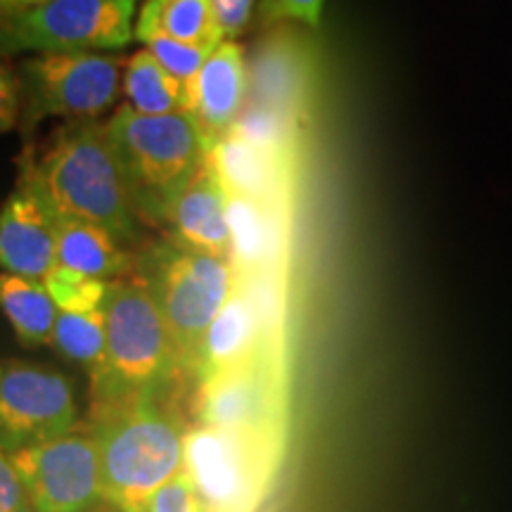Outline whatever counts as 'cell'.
Instances as JSON below:
<instances>
[{"label": "cell", "mask_w": 512, "mask_h": 512, "mask_svg": "<svg viewBox=\"0 0 512 512\" xmlns=\"http://www.w3.org/2000/svg\"><path fill=\"white\" fill-rule=\"evenodd\" d=\"M266 411V392L259 377L247 370H230V373L207 382L204 394V425L219 430L240 432L245 427L259 425Z\"/></svg>", "instance_id": "ffe728a7"}, {"label": "cell", "mask_w": 512, "mask_h": 512, "mask_svg": "<svg viewBox=\"0 0 512 512\" xmlns=\"http://www.w3.org/2000/svg\"><path fill=\"white\" fill-rule=\"evenodd\" d=\"M46 3V0H0V19L17 15V12L34 8V5Z\"/></svg>", "instance_id": "f546056e"}, {"label": "cell", "mask_w": 512, "mask_h": 512, "mask_svg": "<svg viewBox=\"0 0 512 512\" xmlns=\"http://www.w3.org/2000/svg\"><path fill=\"white\" fill-rule=\"evenodd\" d=\"M121 245L110 230L95 223L57 216V266L112 283L131 268Z\"/></svg>", "instance_id": "e0dca14e"}, {"label": "cell", "mask_w": 512, "mask_h": 512, "mask_svg": "<svg viewBox=\"0 0 512 512\" xmlns=\"http://www.w3.org/2000/svg\"><path fill=\"white\" fill-rule=\"evenodd\" d=\"M138 0H46L0 19V55L107 53L136 36Z\"/></svg>", "instance_id": "8992f818"}, {"label": "cell", "mask_w": 512, "mask_h": 512, "mask_svg": "<svg viewBox=\"0 0 512 512\" xmlns=\"http://www.w3.org/2000/svg\"><path fill=\"white\" fill-rule=\"evenodd\" d=\"M0 512H36L8 453L0 451Z\"/></svg>", "instance_id": "4316f807"}, {"label": "cell", "mask_w": 512, "mask_h": 512, "mask_svg": "<svg viewBox=\"0 0 512 512\" xmlns=\"http://www.w3.org/2000/svg\"><path fill=\"white\" fill-rule=\"evenodd\" d=\"M259 320V299L252 290L238 283L233 297L228 299L204 337L195 366L197 373L211 382L230 370H238L259 339Z\"/></svg>", "instance_id": "9a60e30c"}, {"label": "cell", "mask_w": 512, "mask_h": 512, "mask_svg": "<svg viewBox=\"0 0 512 512\" xmlns=\"http://www.w3.org/2000/svg\"><path fill=\"white\" fill-rule=\"evenodd\" d=\"M107 126L136 192L140 214L164 221L174 197L209 159L211 140L190 112L152 117L124 105Z\"/></svg>", "instance_id": "3957f363"}, {"label": "cell", "mask_w": 512, "mask_h": 512, "mask_svg": "<svg viewBox=\"0 0 512 512\" xmlns=\"http://www.w3.org/2000/svg\"><path fill=\"white\" fill-rule=\"evenodd\" d=\"M185 470L211 508L235 505L247 489V458L238 432L204 425L185 437Z\"/></svg>", "instance_id": "5bb4252c"}, {"label": "cell", "mask_w": 512, "mask_h": 512, "mask_svg": "<svg viewBox=\"0 0 512 512\" xmlns=\"http://www.w3.org/2000/svg\"><path fill=\"white\" fill-rule=\"evenodd\" d=\"M27 169L57 216L95 223L121 242L138 235L143 214L110 126L102 121L64 128L46 157Z\"/></svg>", "instance_id": "6da1fadb"}, {"label": "cell", "mask_w": 512, "mask_h": 512, "mask_svg": "<svg viewBox=\"0 0 512 512\" xmlns=\"http://www.w3.org/2000/svg\"><path fill=\"white\" fill-rule=\"evenodd\" d=\"M0 370H3V363H0Z\"/></svg>", "instance_id": "4dcf8cb0"}, {"label": "cell", "mask_w": 512, "mask_h": 512, "mask_svg": "<svg viewBox=\"0 0 512 512\" xmlns=\"http://www.w3.org/2000/svg\"><path fill=\"white\" fill-rule=\"evenodd\" d=\"M93 432L105 501L119 512H143L147 498L185 470L188 434L164 411L157 394L105 403Z\"/></svg>", "instance_id": "7a4b0ae2"}, {"label": "cell", "mask_w": 512, "mask_h": 512, "mask_svg": "<svg viewBox=\"0 0 512 512\" xmlns=\"http://www.w3.org/2000/svg\"><path fill=\"white\" fill-rule=\"evenodd\" d=\"M72 382L53 368L8 361L0 370V451L12 453L76 430Z\"/></svg>", "instance_id": "9c48e42d"}, {"label": "cell", "mask_w": 512, "mask_h": 512, "mask_svg": "<svg viewBox=\"0 0 512 512\" xmlns=\"http://www.w3.org/2000/svg\"><path fill=\"white\" fill-rule=\"evenodd\" d=\"M143 46L157 57V62L164 69H169L178 81H183L185 86L195 79V74L200 72L202 64L207 62L211 50L188 46V43L176 41V38L162 36V34H147L138 38Z\"/></svg>", "instance_id": "cb8c5ba5"}, {"label": "cell", "mask_w": 512, "mask_h": 512, "mask_svg": "<svg viewBox=\"0 0 512 512\" xmlns=\"http://www.w3.org/2000/svg\"><path fill=\"white\" fill-rule=\"evenodd\" d=\"M36 512H91L105 503L98 439L72 430L12 453Z\"/></svg>", "instance_id": "ba28073f"}, {"label": "cell", "mask_w": 512, "mask_h": 512, "mask_svg": "<svg viewBox=\"0 0 512 512\" xmlns=\"http://www.w3.org/2000/svg\"><path fill=\"white\" fill-rule=\"evenodd\" d=\"M143 512H214V508L188 470H183L147 498Z\"/></svg>", "instance_id": "d4e9b609"}, {"label": "cell", "mask_w": 512, "mask_h": 512, "mask_svg": "<svg viewBox=\"0 0 512 512\" xmlns=\"http://www.w3.org/2000/svg\"><path fill=\"white\" fill-rule=\"evenodd\" d=\"M287 152L290 147L256 143L230 131L211 145L209 162L228 195L280 204L290 178Z\"/></svg>", "instance_id": "4fadbf2b"}, {"label": "cell", "mask_w": 512, "mask_h": 512, "mask_svg": "<svg viewBox=\"0 0 512 512\" xmlns=\"http://www.w3.org/2000/svg\"><path fill=\"white\" fill-rule=\"evenodd\" d=\"M43 285L48 287L57 309L69 313L100 311L105 306L107 290H110V283H105V280L69 271L62 266H55Z\"/></svg>", "instance_id": "603a6c76"}, {"label": "cell", "mask_w": 512, "mask_h": 512, "mask_svg": "<svg viewBox=\"0 0 512 512\" xmlns=\"http://www.w3.org/2000/svg\"><path fill=\"white\" fill-rule=\"evenodd\" d=\"M164 223L171 228L174 245L230 259L228 192L209 159L169 204Z\"/></svg>", "instance_id": "8fae6325"}, {"label": "cell", "mask_w": 512, "mask_h": 512, "mask_svg": "<svg viewBox=\"0 0 512 512\" xmlns=\"http://www.w3.org/2000/svg\"><path fill=\"white\" fill-rule=\"evenodd\" d=\"M62 356L72 358L93 375V384L105 373L107 361V330L105 311L91 313H57V323L53 330V342Z\"/></svg>", "instance_id": "7402d4cb"}, {"label": "cell", "mask_w": 512, "mask_h": 512, "mask_svg": "<svg viewBox=\"0 0 512 512\" xmlns=\"http://www.w3.org/2000/svg\"><path fill=\"white\" fill-rule=\"evenodd\" d=\"M22 119V91L19 81L0 62V133H10Z\"/></svg>", "instance_id": "f1b7e54d"}, {"label": "cell", "mask_w": 512, "mask_h": 512, "mask_svg": "<svg viewBox=\"0 0 512 512\" xmlns=\"http://www.w3.org/2000/svg\"><path fill=\"white\" fill-rule=\"evenodd\" d=\"M121 60L107 53H38L19 67L22 128L48 117H98L121 88Z\"/></svg>", "instance_id": "52a82bcc"}, {"label": "cell", "mask_w": 512, "mask_h": 512, "mask_svg": "<svg viewBox=\"0 0 512 512\" xmlns=\"http://www.w3.org/2000/svg\"><path fill=\"white\" fill-rule=\"evenodd\" d=\"M147 283L169 325L178 368H195L211 323L240 283L238 268L223 256L169 245L159 249Z\"/></svg>", "instance_id": "5b68a950"}, {"label": "cell", "mask_w": 512, "mask_h": 512, "mask_svg": "<svg viewBox=\"0 0 512 512\" xmlns=\"http://www.w3.org/2000/svg\"><path fill=\"white\" fill-rule=\"evenodd\" d=\"M323 5L325 0H261L259 15L264 22L292 19V22L306 24V27H318Z\"/></svg>", "instance_id": "484cf974"}, {"label": "cell", "mask_w": 512, "mask_h": 512, "mask_svg": "<svg viewBox=\"0 0 512 512\" xmlns=\"http://www.w3.org/2000/svg\"><path fill=\"white\" fill-rule=\"evenodd\" d=\"M121 88L126 95V107L140 114H176L190 112L188 86L178 81L169 69L157 62L150 50H138L126 62Z\"/></svg>", "instance_id": "44dd1931"}, {"label": "cell", "mask_w": 512, "mask_h": 512, "mask_svg": "<svg viewBox=\"0 0 512 512\" xmlns=\"http://www.w3.org/2000/svg\"><path fill=\"white\" fill-rule=\"evenodd\" d=\"M107 361L105 373L93 384L105 403L138 394H159L178 368L169 325L150 283L112 280L105 297Z\"/></svg>", "instance_id": "277c9868"}, {"label": "cell", "mask_w": 512, "mask_h": 512, "mask_svg": "<svg viewBox=\"0 0 512 512\" xmlns=\"http://www.w3.org/2000/svg\"><path fill=\"white\" fill-rule=\"evenodd\" d=\"M0 311L24 347H48L57 323L55 299L38 280L3 271L0 273Z\"/></svg>", "instance_id": "d6986e66"}, {"label": "cell", "mask_w": 512, "mask_h": 512, "mask_svg": "<svg viewBox=\"0 0 512 512\" xmlns=\"http://www.w3.org/2000/svg\"><path fill=\"white\" fill-rule=\"evenodd\" d=\"M278 202L228 195V223L238 273H264L283 252V219Z\"/></svg>", "instance_id": "2e32d148"}, {"label": "cell", "mask_w": 512, "mask_h": 512, "mask_svg": "<svg viewBox=\"0 0 512 512\" xmlns=\"http://www.w3.org/2000/svg\"><path fill=\"white\" fill-rule=\"evenodd\" d=\"M147 34H162L207 50L226 41L211 0H145L136 19V38Z\"/></svg>", "instance_id": "ac0fdd59"}, {"label": "cell", "mask_w": 512, "mask_h": 512, "mask_svg": "<svg viewBox=\"0 0 512 512\" xmlns=\"http://www.w3.org/2000/svg\"><path fill=\"white\" fill-rule=\"evenodd\" d=\"M211 3H214L223 36H226V41H233L247 29L256 0H211Z\"/></svg>", "instance_id": "83f0119b"}, {"label": "cell", "mask_w": 512, "mask_h": 512, "mask_svg": "<svg viewBox=\"0 0 512 512\" xmlns=\"http://www.w3.org/2000/svg\"><path fill=\"white\" fill-rule=\"evenodd\" d=\"M190 114L211 145L233 131L247 98L245 53L235 41H223L211 50L195 79L188 83Z\"/></svg>", "instance_id": "7c38bea8"}, {"label": "cell", "mask_w": 512, "mask_h": 512, "mask_svg": "<svg viewBox=\"0 0 512 512\" xmlns=\"http://www.w3.org/2000/svg\"><path fill=\"white\" fill-rule=\"evenodd\" d=\"M57 266V214L24 166L17 190L0 207V268L46 283Z\"/></svg>", "instance_id": "30bf717a"}]
</instances>
